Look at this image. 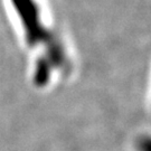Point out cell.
I'll return each mask as SVG.
<instances>
[{
  "label": "cell",
  "mask_w": 151,
  "mask_h": 151,
  "mask_svg": "<svg viewBox=\"0 0 151 151\" xmlns=\"http://www.w3.org/2000/svg\"><path fill=\"white\" fill-rule=\"evenodd\" d=\"M52 70H54V68H53L52 64L49 63V60L45 56L40 57L36 63V67H35V72H34V83L38 87L45 86L49 82Z\"/></svg>",
  "instance_id": "2"
},
{
  "label": "cell",
  "mask_w": 151,
  "mask_h": 151,
  "mask_svg": "<svg viewBox=\"0 0 151 151\" xmlns=\"http://www.w3.org/2000/svg\"><path fill=\"white\" fill-rule=\"evenodd\" d=\"M20 18L26 34V40L30 47H36L38 44H48L55 37L54 34L43 25L39 14V8L35 0H11Z\"/></svg>",
  "instance_id": "1"
},
{
  "label": "cell",
  "mask_w": 151,
  "mask_h": 151,
  "mask_svg": "<svg viewBox=\"0 0 151 151\" xmlns=\"http://www.w3.org/2000/svg\"><path fill=\"white\" fill-rule=\"evenodd\" d=\"M139 146H140L141 151H143V149H146L145 151H150V140H149V138L142 139L139 143Z\"/></svg>",
  "instance_id": "3"
}]
</instances>
